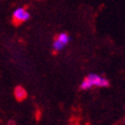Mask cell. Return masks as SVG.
Returning a JSON list of instances; mask_svg holds the SVG:
<instances>
[{
    "instance_id": "6da1fadb",
    "label": "cell",
    "mask_w": 125,
    "mask_h": 125,
    "mask_svg": "<svg viewBox=\"0 0 125 125\" xmlns=\"http://www.w3.org/2000/svg\"><path fill=\"white\" fill-rule=\"evenodd\" d=\"M110 85V82L108 78L102 76L100 74L90 73L82 82L79 87L83 91H90L93 87H108Z\"/></svg>"
},
{
    "instance_id": "7a4b0ae2",
    "label": "cell",
    "mask_w": 125,
    "mask_h": 125,
    "mask_svg": "<svg viewBox=\"0 0 125 125\" xmlns=\"http://www.w3.org/2000/svg\"><path fill=\"white\" fill-rule=\"evenodd\" d=\"M31 18V13L24 7H17L12 12V21L14 24H21Z\"/></svg>"
},
{
    "instance_id": "3957f363",
    "label": "cell",
    "mask_w": 125,
    "mask_h": 125,
    "mask_svg": "<svg viewBox=\"0 0 125 125\" xmlns=\"http://www.w3.org/2000/svg\"><path fill=\"white\" fill-rule=\"evenodd\" d=\"M13 95H14V98L17 100L18 102H21V101H23V100L27 99L28 93H27V90L24 89L23 86H21V85H16V86L14 87Z\"/></svg>"
},
{
    "instance_id": "277c9868",
    "label": "cell",
    "mask_w": 125,
    "mask_h": 125,
    "mask_svg": "<svg viewBox=\"0 0 125 125\" xmlns=\"http://www.w3.org/2000/svg\"><path fill=\"white\" fill-rule=\"evenodd\" d=\"M56 40H58L61 44H63L64 46H66L67 44L70 42L71 38H70V36L68 35V34H66V33H61V34H59V35L57 36Z\"/></svg>"
},
{
    "instance_id": "5b68a950",
    "label": "cell",
    "mask_w": 125,
    "mask_h": 125,
    "mask_svg": "<svg viewBox=\"0 0 125 125\" xmlns=\"http://www.w3.org/2000/svg\"><path fill=\"white\" fill-rule=\"evenodd\" d=\"M64 47L65 46L63 45V44H61L58 40H56V39L54 40V42H53V49L55 50V51H57V52L58 51H61V50L63 49Z\"/></svg>"
},
{
    "instance_id": "8992f818",
    "label": "cell",
    "mask_w": 125,
    "mask_h": 125,
    "mask_svg": "<svg viewBox=\"0 0 125 125\" xmlns=\"http://www.w3.org/2000/svg\"><path fill=\"white\" fill-rule=\"evenodd\" d=\"M6 125H16V121L14 119H10L7 121V124Z\"/></svg>"
},
{
    "instance_id": "52a82bcc",
    "label": "cell",
    "mask_w": 125,
    "mask_h": 125,
    "mask_svg": "<svg viewBox=\"0 0 125 125\" xmlns=\"http://www.w3.org/2000/svg\"><path fill=\"white\" fill-rule=\"evenodd\" d=\"M122 124H123V125H125V117L123 118V120H122Z\"/></svg>"
}]
</instances>
